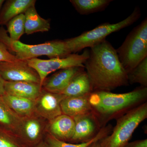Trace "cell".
I'll list each match as a JSON object with an SVG mask.
<instances>
[{
    "mask_svg": "<svg viewBox=\"0 0 147 147\" xmlns=\"http://www.w3.org/2000/svg\"><path fill=\"white\" fill-rule=\"evenodd\" d=\"M125 147H147V139L138 140L128 143Z\"/></svg>",
    "mask_w": 147,
    "mask_h": 147,
    "instance_id": "4316f807",
    "label": "cell"
},
{
    "mask_svg": "<svg viewBox=\"0 0 147 147\" xmlns=\"http://www.w3.org/2000/svg\"><path fill=\"white\" fill-rule=\"evenodd\" d=\"M141 12L136 7L132 13L125 19L116 23H105L78 36L65 39L71 54H76L87 47H91L105 40L106 37L122 29L129 26L139 19Z\"/></svg>",
    "mask_w": 147,
    "mask_h": 147,
    "instance_id": "277c9868",
    "label": "cell"
},
{
    "mask_svg": "<svg viewBox=\"0 0 147 147\" xmlns=\"http://www.w3.org/2000/svg\"><path fill=\"white\" fill-rule=\"evenodd\" d=\"M0 42L19 60L27 61L40 56L51 58L66 57L71 53L65 40H55L36 45H29L10 38L6 30L0 27Z\"/></svg>",
    "mask_w": 147,
    "mask_h": 147,
    "instance_id": "3957f363",
    "label": "cell"
},
{
    "mask_svg": "<svg viewBox=\"0 0 147 147\" xmlns=\"http://www.w3.org/2000/svg\"><path fill=\"white\" fill-rule=\"evenodd\" d=\"M24 14L25 16V33L27 35L50 30V21L40 16L36 9L35 5L29 7Z\"/></svg>",
    "mask_w": 147,
    "mask_h": 147,
    "instance_id": "d6986e66",
    "label": "cell"
},
{
    "mask_svg": "<svg viewBox=\"0 0 147 147\" xmlns=\"http://www.w3.org/2000/svg\"><path fill=\"white\" fill-rule=\"evenodd\" d=\"M84 65L94 91L110 92L128 85L127 72L120 61L117 50L106 39L90 47Z\"/></svg>",
    "mask_w": 147,
    "mask_h": 147,
    "instance_id": "6da1fadb",
    "label": "cell"
},
{
    "mask_svg": "<svg viewBox=\"0 0 147 147\" xmlns=\"http://www.w3.org/2000/svg\"><path fill=\"white\" fill-rule=\"evenodd\" d=\"M36 0H8L5 2L0 11V25H6L11 19L24 13L31 6L35 5Z\"/></svg>",
    "mask_w": 147,
    "mask_h": 147,
    "instance_id": "e0dca14e",
    "label": "cell"
},
{
    "mask_svg": "<svg viewBox=\"0 0 147 147\" xmlns=\"http://www.w3.org/2000/svg\"><path fill=\"white\" fill-rule=\"evenodd\" d=\"M89 56V51L85 50L80 55L71 54L65 58H51L47 60L37 58L27 61L29 65L37 72L42 87L45 79L54 71L74 67H84V64Z\"/></svg>",
    "mask_w": 147,
    "mask_h": 147,
    "instance_id": "52a82bcc",
    "label": "cell"
},
{
    "mask_svg": "<svg viewBox=\"0 0 147 147\" xmlns=\"http://www.w3.org/2000/svg\"><path fill=\"white\" fill-rule=\"evenodd\" d=\"M147 87L141 86L128 92L114 93L96 91L89 95L92 113L101 128L113 119H117L129 111L147 102Z\"/></svg>",
    "mask_w": 147,
    "mask_h": 147,
    "instance_id": "7a4b0ae2",
    "label": "cell"
},
{
    "mask_svg": "<svg viewBox=\"0 0 147 147\" xmlns=\"http://www.w3.org/2000/svg\"><path fill=\"white\" fill-rule=\"evenodd\" d=\"M129 84H140L147 87V57L127 73Z\"/></svg>",
    "mask_w": 147,
    "mask_h": 147,
    "instance_id": "603a6c76",
    "label": "cell"
},
{
    "mask_svg": "<svg viewBox=\"0 0 147 147\" xmlns=\"http://www.w3.org/2000/svg\"><path fill=\"white\" fill-rule=\"evenodd\" d=\"M36 147H50L47 144H45L44 142H40L38 144Z\"/></svg>",
    "mask_w": 147,
    "mask_h": 147,
    "instance_id": "f546056e",
    "label": "cell"
},
{
    "mask_svg": "<svg viewBox=\"0 0 147 147\" xmlns=\"http://www.w3.org/2000/svg\"><path fill=\"white\" fill-rule=\"evenodd\" d=\"M113 126L108 124L102 127L97 135L88 142L77 144H70L57 139L50 134H47L46 137L47 144L50 147H88L94 142H98L107 137L110 134L113 130Z\"/></svg>",
    "mask_w": 147,
    "mask_h": 147,
    "instance_id": "44dd1931",
    "label": "cell"
},
{
    "mask_svg": "<svg viewBox=\"0 0 147 147\" xmlns=\"http://www.w3.org/2000/svg\"><path fill=\"white\" fill-rule=\"evenodd\" d=\"M18 137L0 126V147H24Z\"/></svg>",
    "mask_w": 147,
    "mask_h": 147,
    "instance_id": "d4e9b609",
    "label": "cell"
},
{
    "mask_svg": "<svg viewBox=\"0 0 147 147\" xmlns=\"http://www.w3.org/2000/svg\"><path fill=\"white\" fill-rule=\"evenodd\" d=\"M113 0H70L74 8L82 15H88L104 10Z\"/></svg>",
    "mask_w": 147,
    "mask_h": 147,
    "instance_id": "7402d4cb",
    "label": "cell"
},
{
    "mask_svg": "<svg viewBox=\"0 0 147 147\" xmlns=\"http://www.w3.org/2000/svg\"><path fill=\"white\" fill-rule=\"evenodd\" d=\"M116 50L127 73L147 57V18L129 32Z\"/></svg>",
    "mask_w": 147,
    "mask_h": 147,
    "instance_id": "5b68a950",
    "label": "cell"
},
{
    "mask_svg": "<svg viewBox=\"0 0 147 147\" xmlns=\"http://www.w3.org/2000/svg\"><path fill=\"white\" fill-rule=\"evenodd\" d=\"M73 118L75 128L71 142L81 143L89 141L93 139L101 129L99 122L92 112Z\"/></svg>",
    "mask_w": 147,
    "mask_h": 147,
    "instance_id": "30bf717a",
    "label": "cell"
},
{
    "mask_svg": "<svg viewBox=\"0 0 147 147\" xmlns=\"http://www.w3.org/2000/svg\"><path fill=\"white\" fill-rule=\"evenodd\" d=\"M84 70L85 68L82 67H74L58 70L45 79L42 88L50 92L60 93L76 75Z\"/></svg>",
    "mask_w": 147,
    "mask_h": 147,
    "instance_id": "8fae6325",
    "label": "cell"
},
{
    "mask_svg": "<svg viewBox=\"0 0 147 147\" xmlns=\"http://www.w3.org/2000/svg\"><path fill=\"white\" fill-rule=\"evenodd\" d=\"M18 60L16 57L8 51L5 45L0 42V63L14 62Z\"/></svg>",
    "mask_w": 147,
    "mask_h": 147,
    "instance_id": "484cf974",
    "label": "cell"
},
{
    "mask_svg": "<svg viewBox=\"0 0 147 147\" xmlns=\"http://www.w3.org/2000/svg\"><path fill=\"white\" fill-rule=\"evenodd\" d=\"M37 115L23 119L18 137L29 144H36L42 137L44 123Z\"/></svg>",
    "mask_w": 147,
    "mask_h": 147,
    "instance_id": "7c38bea8",
    "label": "cell"
},
{
    "mask_svg": "<svg viewBox=\"0 0 147 147\" xmlns=\"http://www.w3.org/2000/svg\"><path fill=\"white\" fill-rule=\"evenodd\" d=\"M23 119L7 105L2 96L0 97V126L18 137Z\"/></svg>",
    "mask_w": 147,
    "mask_h": 147,
    "instance_id": "ffe728a7",
    "label": "cell"
},
{
    "mask_svg": "<svg viewBox=\"0 0 147 147\" xmlns=\"http://www.w3.org/2000/svg\"><path fill=\"white\" fill-rule=\"evenodd\" d=\"M5 2V1L4 0H0V11L3 5Z\"/></svg>",
    "mask_w": 147,
    "mask_h": 147,
    "instance_id": "4dcf8cb0",
    "label": "cell"
},
{
    "mask_svg": "<svg viewBox=\"0 0 147 147\" xmlns=\"http://www.w3.org/2000/svg\"><path fill=\"white\" fill-rule=\"evenodd\" d=\"M65 98L60 94L54 93L42 88L40 94L35 100L36 114L48 122L62 114L60 103Z\"/></svg>",
    "mask_w": 147,
    "mask_h": 147,
    "instance_id": "9c48e42d",
    "label": "cell"
},
{
    "mask_svg": "<svg viewBox=\"0 0 147 147\" xmlns=\"http://www.w3.org/2000/svg\"><path fill=\"white\" fill-rule=\"evenodd\" d=\"M0 75L7 82H28L40 84L37 72L27 61L0 63Z\"/></svg>",
    "mask_w": 147,
    "mask_h": 147,
    "instance_id": "ba28073f",
    "label": "cell"
},
{
    "mask_svg": "<svg viewBox=\"0 0 147 147\" xmlns=\"http://www.w3.org/2000/svg\"><path fill=\"white\" fill-rule=\"evenodd\" d=\"M5 81L0 75V97L4 95L5 94Z\"/></svg>",
    "mask_w": 147,
    "mask_h": 147,
    "instance_id": "83f0119b",
    "label": "cell"
},
{
    "mask_svg": "<svg viewBox=\"0 0 147 147\" xmlns=\"http://www.w3.org/2000/svg\"><path fill=\"white\" fill-rule=\"evenodd\" d=\"M100 141L94 142V143L90 145V146L88 147H100Z\"/></svg>",
    "mask_w": 147,
    "mask_h": 147,
    "instance_id": "f1b7e54d",
    "label": "cell"
},
{
    "mask_svg": "<svg viewBox=\"0 0 147 147\" xmlns=\"http://www.w3.org/2000/svg\"><path fill=\"white\" fill-rule=\"evenodd\" d=\"M2 97L7 105L22 118L36 115L35 109V100L6 94Z\"/></svg>",
    "mask_w": 147,
    "mask_h": 147,
    "instance_id": "ac0fdd59",
    "label": "cell"
},
{
    "mask_svg": "<svg viewBox=\"0 0 147 147\" xmlns=\"http://www.w3.org/2000/svg\"><path fill=\"white\" fill-rule=\"evenodd\" d=\"M89 95L65 98L60 103L62 114L74 118L91 113Z\"/></svg>",
    "mask_w": 147,
    "mask_h": 147,
    "instance_id": "9a60e30c",
    "label": "cell"
},
{
    "mask_svg": "<svg viewBox=\"0 0 147 147\" xmlns=\"http://www.w3.org/2000/svg\"><path fill=\"white\" fill-rule=\"evenodd\" d=\"M147 118V102L129 111L117 120L112 132L100 141V147H125L134 131Z\"/></svg>",
    "mask_w": 147,
    "mask_h": 147,
    "instance_id": "8992f818",
    "label": "cell"
},
{
    "mask_svg": "<svg viewBox=\"0 0 147 147\" xmlns=\"http://www.w3.org/2000/svg\"><path fill=\"white\" fill-rule=\"evenodd\" d=\"M5 94L35 100L42 88L40 84L28 82H7L5 85Z\"/></svg>",
    "mask_w": 147,
    "mask_h": 147,
    "instance_id": "5bb4252c",
    "label": "cell"
},
{
    "mask_svg": "<svg viewBox=\"0 0 147 147\" xmlns=\"http://www.w3.org/2000/svg\"><path fill=\"white\" fill-rule=\"evenodd\" d=\"M93 91L89 78L84 70L76 75L65 89L59 94L65 98L88 95Z\"/></svg>",
    "mask_w": 147,
    "mask_h": 147,
    "instance_id": "2e32d148",
    "label": "cell"
},
{
    "mask_svg": "<svg viewBox=\"0 0 147 147\" xmlns=\"http://www.w3.org/2000/svg\"><path fill=\"white\" fill-rule=\"evenodd\" d=\"M75 122L72 117L61 114L48 122V134L63 142L71 141L74 134Z\"/></svg>",
    "mask_w": 147,
    "mask_h": 147,
    "instance_id": "4fadbf2b",
    "label": "cell"
},
{
    "mask_svg": "<svg viewBox=\"0 0 147 147\" xmlns=\"http://www.w3.org/2000/svg\"><path fill=\"white\" fill-rule=\"evenodd\" d=\"M25 16L21 13L11 19L6 24L9 37L15 41H19L22 36L25 34Z\"/></svg>",
    "mask_w": 147,
    "mask_h": 147,
    "instance_id": "cb8c5ba5",
    "label": "cell"
}]
</instances>
